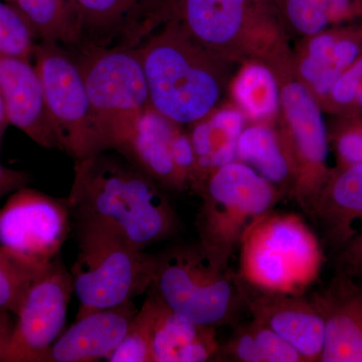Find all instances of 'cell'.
Segmentation results:
<instances>
[{
  "label": "cell",
  "mask_w": 362,
  "mask_h": 362,
  "mask_svg": "<svg viewBox=\"0 0 362 362\" xmlns=\"http://www.w3.org/2000/svg\"><path fill=\"white\" fill-rule=\"evenodd\" d=\"M66 199L76 228L103 230L139 250L180 230L160 185L127 159L105 152L75 161Z\"/></svg>",
  "instance_id": "1"
},
{
  "label": "cell",
  "mask_w": 362,
  "mask_h": 362,
  "mask_svg": "<svg viewBox=\"0 0 362 362\" xmlns=\"http://www.w3.org/2000/svg\"><path fill=\"white\" fill-rule=\"evenodd\" d=\"M150 106L176 125L213 113L225 88V59L168 21L139 45Z\"/></svg>",
  "instance_id": "2"
},
{
  "label": "cell",
  "mask_w": 362,
  "mask_h": 362,
  "mask_svg": "<svg viewBox=\"0 0 362 362\" xmlns=\"http://www.w3.org/2000/svg\"><path fill=\"white\" fill-rule=\"evenodd\" d=\"M243 284L257 291L304 295L316 282L324 252L302 216L268 211L257 218L240 243Z\"/></svg>",
  "instance_id": "3"
},
{
  "label": "cell",
  "mask_w": 362,
  "mask_h": 362,
  "mask_svg": "<svg viewBox=\"0 0 362 362\" xmlns=\"http://www.w3.org/2000/svg\"><path fill=\"white\" fill-rule=\"evenodd\" d=\"M82 74L98 129L109 149H122L150 107L139 47H66Z\"/></svg>",
  "instance_id": "4"
},
{
  "label": "cell",
  "mask_w": 362,
  "mask_h": 362,
  "mask_svg": "<svg viewBox=\"0 0 362 362\" xmlns=\"http://www.w3.org/2000/svg\"><path fill=\"white\" fill-rule=\"evenodd\" d=\"M281 188L240 161L216 169L197 190L202 202L197 218L199 246L223 268L257 218L282 199Z\"/></svg>",
  "instance_id": "5"
},
{
  "label": "cell",
  "mask_w": 362,
  "mask_h": 362,
  "mask_svg": "<svg viewBox=\"0 0 362 362\" xmlns=\"http://www.w3.org/2000/svg\"><path fill=\"white\" fill-rule=\"evenodd\" d=\"M151 287L176 315L197 325L228 322L245 305L238 274L216 263L199 245L157 256Z\"/></svg>",
  "instance_id": "6"
},
{
  "label": "cell",
  "mask_w": 362,
  "mask_h": 362,
  "mask_svg": "<svg viewBox=\"0 0 362 362\" xmlns=\"http://www.w3.org/2000/svg\"><path fill=\"white\" fill-rule=\"evenodd\" d=\"M78 255L71 269L80 307L77 318L114 308L148 291L157 256L93 228H76Z\"/></svg>",
  "instance_id": "7"
},
{
  "label": "cell",
  "mask_w": 362,
  "mask_h": 362,
  "mask_svg": "<svg viewBox=\"0 0 362 362\" xmlns=\"http://www.w3.org/2000/svg\"><path fill=\"white\" fill-rule=\"evenodd\" d=\"M33 59L58 148L75 161L109 150L98 129L82 74L70 51L57 42H40L35 45Z\"/></svg>",
  "instance_id": "8"
},
{
  "label": "cell",
  "mask_w": 362,
  "mask_h": 362,
  "mask_svg": "<svg viewBox=\"0 0 362 362\" xmlns=\"http://www.w3.org/2000/svg\"><path fill=\"white\" fill-rule=\"evenodd\" d=\"M281 107L289 128L285 142L294 169L292 195L309 218L328 178V136L320 107L303 82L291 81L281 88Z\"/></svg>",
  "instance_id": "9"
},
{
  "label": "cell",
  "mask_w": 362,
  "mask_h": 362,
  "mask_svg": "<svg viewBox=\"0 0 362 362\" xmlns=\"http://www.w3.org/2000/svg\"><path fill=\"white\" fill-rule=\"evenodd\" d=\"M68 199L26 187L0 209V246L47 266L58 259L71 230Z\"/></svg>",
  "instance_id": "10"
},
{
  "label": "cell",
  "mask_w": 362,
  "mask_h": 362,
  "mask_svg": "<svg viewBox=\"0 0 362 362\" xmlns=\"http://www.w3.org/2000/svg\"><path fill=\"white\" fill-rule=\"evenodd\" d=\"M73 278L59 257L35 280L21 302L4 362H45L65 328Z\"/></svg>",
  "instance_id": "11"
},
{
  "label": "cell",
  "mask_w": 362,
  "mask_h": 362,
  "mask_svg": "<svg viewBox=\"0 0 362 362\" xmlns=\"http://www.w3.org/2000/svg\"><path fill=\"white\" fill-rule=\"evenodd\" d=\"M73 47H138L168 21V0H73Z\"/></svg>",
  "instance_id": "12"
},
{
  "label": "cell",
  "mask_w": 362,
  "mask_h": 362,
  "mask_svg": "<svg viewBox=\"0 0 362 362\" xmlns=\"http://www.w3.org/2000/svg\"><path fill=\"white\" fill-rule=\"evenodd\" d=\"M168 21L223 59L242 51L264 18L258 0H168Z\"/></svg>",
  "instance_id": "13"
},
{
  "label": "cell",
  "mask_w": 362,
  "mask_h": 362,
  "mask_svg": "<svg viewBox=\"0 0 362 362\" xmlns=\"http://www.w3.org/2000/svg\"><path fill=\"white\" fill-rule=\"evenodd\" d=\"M243 289L245 306L252 319L290 343L305 361H321L325 323L311 299H306L304 295L257 291L244 284Z\"/></svg>",
  "instance_id": "14"
},
{
  "label": "cell",
  "mask_w": 362,
  "mask_h": 362,
  "mask_svg": "<svg viewBox=\"0 0 362 362\" xmlns=\"http://www.w3.org/2000/svg\"><path fill=\"white\" fill-rule=\"evenodd\" d=\"M311 301L325 323L322 362H362V285L335 275Z\"/></svg>",
  "instance_id": "15"
},
{
  "label": "cell",
  "mask_w": 362,
  "mask_h": 362,
  "mask_svg": "<svg viewBox=\"0 0 362 362\" xmlns=\"http://www.w3.org/2000/svg\"><path fill=\"white\" fill-rule=\"evenodd\" d=\"M0 94L9 123L44 148H58L39 74L30 61L0 52Z\"/></svg>",
  "instance_id": "16"
},
{
  "label": "cell",
  "mask_w": 362,
  "mask_h": 362,
  "mask_svg": "<svg viewBox=\"0 0 362 362\" xmlns=\"http://www.w3.org/2000/svg\"><path fill=\"white\" fill-rule=\"evenodd\" d=\"M133 301L78 317L62 333L45 362H93L108 359L137 314Z\"/></svg>",
  "instance_id": "17"
},
{
  "label": "cell",
  "mask_w": 362,
  "mask_h": 362,
  "mask_svg": "<svg viewBox=\"0 0 362 362\" xmlns=\"http://www.w3.org/2000/svg\"><path fill=\"white\" fill-rule=\"evenodd\" d=\"M311 220L333 247H341L362 233V164L332 171L318 195Z\"/></svg>",
  "instance_id": "18"
},
{
  "label": "cell",
  "mask_w": 362,
  "mask_h": 362,
  "mask_svg": "<svg viewBox=\"0 0 362 362\" xmlns=\"http://www.w3.org/2000/svg\"><path fill=\"white\" fill-rule=\"evenodd\" d=\"M177 130L176 124L150 106L118 153L161 187L182 192L187 187L176 170L170 150L171 140Z\"/></svg>",
  "instance_id": "19"
},
{
  "label": "cell",
  "mask_w": 362,
  "mask_h": 362,
  "mask_svg": "<svg viewBox=\"0 0 362 362\" xmlns=\"http://www.w3.org/2000/svg\"><path fill=\"white\" fill-rule=\"evenodd\" d=\"M151 289L156 297L152 362H204L218 356L221 345L214 327L197 325L180 318Z\"/></svg>",
  "instance_id": "20"
},
{
  "label": "cell",
  "mask_w": 362,
  "mask_h": 362,
  "mask_svg": "<svg viewBox=\"0 0 362 362\" xmlns=\"http://www.w3.org/2000/svg\"><path fill=\"white\" fill-rule=\"evenodd\" d=\"M344 30H325L309 37L299 74L313 94L328 98L338 78L362 54L361 40Z\"/></svg>",
  "instance_id": "21"
},
{
  "label": "cell",
  "mask_w": 362,
  "mask_h": 362,
  "mask_svg": "<svg viewBox=\"0 0 362 362\" xmlns=\"http://www.w3.org/2000/svg\"><path fill=\"white\" fill-rule=\"evenodd\" d=\"M237 160L251 166L276 187L290 183L292 190L294 169L291 156L285 142L268 126L256 124L243 130L238 141Z\"/></svg>",
  "instance_id": "22"
},
{
  "label": "cell",
  "mask_w": 362,
  "mask_h": 362,
  "mask_svg": "<svg viewBox=\"0 0 362 362\" xmlns=\"http://www.w3.org/2000/svg\"><path fill=\"white\" fill-rule=\"evenodd\" d=\"M218 356L242 362H306L290 343L255 319L240 326L228 341L221 345Z\"/></svg>",
  "instance_id": "23"
},
{
  "label": "cell",
  "mask_w": 362,
  "mask_h": 362,
  "mask_svg": "<svg viewBox=\"0 0 362 362\" xmlns=\"http://www.w3.org/2000/svg\"><path fill=\"white\" fill-rule=\"evenodd\" d=\"M232 93L240 110L256 122L273 118L281 106L277 77L263 64L245 66L233 80Z\"/></svg>",
  "instance_id": "24"
},
{
  "label": "cell",
  "mask_w": 362,
  "mask_h": 362,
  "mask_svg": "<svg viewBox=\"0 0 362 362\" xmlns=\"http://www.w3.org/2000/svg\"><path fill=\"white\" fill-rule=\"evenodd\" d=\"M282 13L293 30L313 37L330 25L362 16V0H280Z\"/></svg>",
  "instance_id": "25"
},
{
  "label": "cell",
  "mask_w": 362,
  "mask_h": 362,
  "mask_svg": "<svg viewBox=\"0 0 362 362\" xmlns=\"http://www.w3.org/2000/svg\"><path fill=\"white\" fill-rule=\"evenodd\" d=\"M40 42L76 44L73 0H11Z\"/></svg>",
  "instance_id": "26"
},
{
  "label": "cell",
  "mask_w": 362,
  "mask_h": 362,
  "mask_svg": "<svg viewBox=\"0 0 362 362\" xmlns=\"http://www.w3.org/2000/svg\"><path fill=\"white\" fill-rule=\"evenodd\" d=\"M49 265H40L0 246V311L16 315L26 293Z\"/></svg>",
  "instance_id": "27"
},
{
  "label": "cell",
  "mask_w": 362,
  "mask_h": 362,
  "mask_svg": "<svg viewBox=\"0 0 362 362\" xmlns=\"http://www.w3.org/2000/svg\"><path fill=\"white\" fill-rule=\"evenodd\" d=\"M245 119L240 109L233 108L214 111L206 117L213 171L237 160L238 141L245 129Z\"/></svg>",
  "instance_id": "28"
},
{
  "label": "cell",
  "mask_w": 362,
  "mask_h": 362,
  "mask_svg": "<svg viewBox=\"0 0 362 362\" xmlns=\"http://www.w3.org/2000/svg\"><path fill=\"white\" fill-rule=\"evenodd\" d=\"M154 312L156 297L152 291L136 314L122 341L107 361L152 362L151 332Z\"/></svg>",
  "instance_id": "29"
},
{
  "label": "cell",
  "mask_w": 362,
  "mask_h": 362,
  "mask_svg": "<svg viewBox=\"0 0 362 362\" xmlns=\"http://www.w3.org/2000/svg\"><path fill=\"white\" fill-rule=\"evenodd\" d=\"M35 40L21 13L8 2L0 0V52L30 61Z\"/></svg>",
  "instance_id": "30"
},
{
  "label": "cell",
  "mask_w": 362,
  "mask_h": 362,
  "mask_svg": "<svg viewBox=\"0 0 362 362\" xmlns=\"http://www.w3.org/2000/svg\"><path fill=\"white\" fill-rule=\"evenodd\" d=\"M173 163L185 187L194 189L197 183V157L189 136L176 131L170 145Z\"/></svg>",
  "instance_id": "31"
},
{
  "label": "cell",
  "mask_w": 362,
  "mask_h": 362,
  "mask_svg": "<svg viewBox=\"0 0 362 362\" xmlns=\"http://www.w3.org/2000/svg\"><path fill=\"white\" fill-rule=\"evenodd\" d=\"M362 86V54L338 78L328 98L338 107L351 106Z\"/></svg>",
  "instance_id": "32"
},
{
  "label": "cell",
  "mask_w": 362,
  "mask_h": 362,
  "mask_svg": "<svg viewBox=\"0 0 362 362\" xmlns=\"http://www.w3.org/2000/svg\"><path fill=\"white\" fill-rule=\"evenodd\" d=\"M335 275L362 279V233L340 247L335 259Z\"/></svg>",
  "instance_id": "33"
},
{
  "label": "cell",
  "mask_w": 362,
  "mask_h": 362,
  "mask_svg": "<svg viewBox=\"0 0 362 362\" xmlns=\"http://www.w3.org/2000/svg\"><path fill=\"white\" fill-rule=\"evenodd\" d=\"M337 149L341 166L362 164V125L343 131L338 136Z\"/></svg>",
  "instance_id": "34"
},
{
  "label": "cell",
  "mask_w": 362,
  "mask_h": 362,
  "mask_svg": "<svg viewBox=\"0 0 362 362\" xmlns=\"http://www.w3.org/2000/svg\"><path fill=\"white\" fill-rule=\"evenodd\" d=\"M30 176L25 171L6 168L0 164V199L26 187Z\"/></svg>",
  "instance_id": "35"
},
{
  "label": "cell",
  "mask_w": 362,
  "mask_h": 362,
  "mask_svg": "<svg viewBox=\"0 0 362 362\" xmlns=\"http://www.w3.org/2000/svg\"><path fill=\"white\" fill-rule=\"evenodd\" d=\"M14 324L9 312L0 311V361L4 359V354L13 333Z\"/></svg>",
  "instance_id": "36"
},
{
  "label": "cell",
  "mask_w": 362,
  "mask_h": 362,
  "mask_svg": "<svg viewBox=\"0 0 362 362\" xmlns=\"http://www.w3.org/2000/svg\"><path fill=\"white\" fill-rule=\"evenodd\" d=\"M9 124L11 123H9L8 116H7L6 104H4V98L0 94V146H1L4 133H6L7 126Z\"/></svg>",
  "instance_id": "37"
},
{
  "label": "cell",
  "mask_w": 362,
  "mask_h": 362,
  "mask_svg": "<svg viewBox=\"0 0 362 362\" xmlns=\"http://www.w3.org/2000/svg\"><path fill=\"white\" fill-rule=\"evenodd\" d=\"M351 106L362 109V86L361 89L357 90L356 99H354V103H352Z\"/></svg>",
  "instance_id": "38"
},
{
  "label": "cell",
  "mask_w": 362,
  "mask_h": 362,
  "mask_svg": "<svg viewBox=\"0 0 362 362\" xmlns=\"http://www.w3.org/2000/svg\"><path fill=\"white\" fill-rule=\"evenodd\" d=\"M4 1L8 2V4H9V2H11V0H4Z\"/></svg>",
  "instance_id": "39"
},
{
  "label": "cell",
  "mask_w": 362,
  "mask_h": 362,
  "mask_svg": "<svg viewBox=\"0 0 362 362\" xmlns=\"http://www.w3.org/2000/svg\"><path fill=\"white\" fill-rule=\"evenodd\" d=\"M359 283H361V284L362 285V279H361V280H359Z\"/></svg>",
  "instance_id": "40"
}]
</instances>
